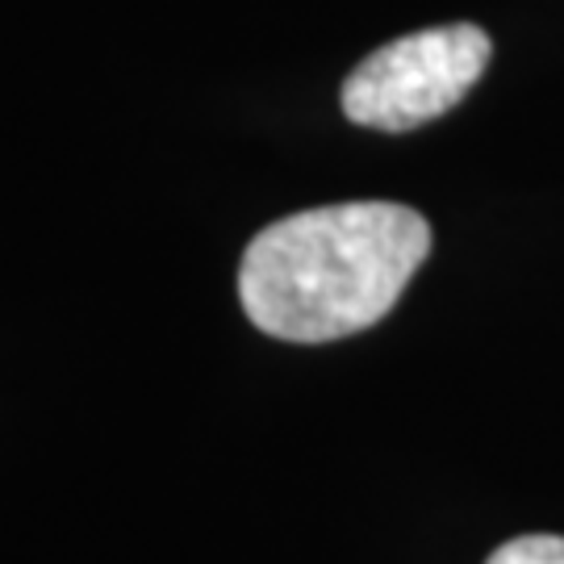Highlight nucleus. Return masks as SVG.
Masks as SVG:
<instances>
[{"instance_id": "1", "label": "nucleus", "mask_w": 564, "mask_h": 564, "mask_svg": "<svg viewBox=\"0 0 564 564\" xmlns=\"http://www.w3.org/2000/svg\"><path fill=\"white\" fill-rule=\"evenodd\" d=\"M431 256V226L398 202L289 214L247 242L239 302L263 335L330 343L381 323Z\"/></svg>"}, {"instance_id": "2", "label": "nucleus", "mask_w": 564, "mask_h": 564, "mask_svg": "<svg viewBox=\"0 0 564 564\" xmlns=\"http://www.w3.org/2000/svg\"><path fill=\"white\" fill-rule=\"evenodd\" d=\"M494 42L473 21L419 30L372 51L343 84V113L368 130H419L468 97Z\"/></svg>"}, {"instance_id": "3", "label": "nucleus", "mask_w": 564, "mask_h": 564, "mask_svg": "<svg viewBox=\"0 0 564 564\" xmlns=\"http://www.w3.org/2000/svg\"><path fill=\"white\" fill-rule=\"evenodd\" d=\"M485 564H564L561 535H519L502 544Z\"/></svg>"}]
</instances>
